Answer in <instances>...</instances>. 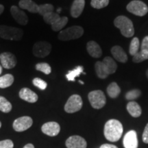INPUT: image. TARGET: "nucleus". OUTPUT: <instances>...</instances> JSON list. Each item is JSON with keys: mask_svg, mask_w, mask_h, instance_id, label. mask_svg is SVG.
I'll list each match as a JSON object with an SVG mask.
<instances>
[{"mask_svg": "<svg viewBox=\"0 0 148 148\" xmlns=\"http://www.w3.org/2000/svg\"><path fill=\"white\" fill-rule=\"evenodd\" d=\"M3 10H4V6L2 4H0V15L3 13Z\"/></svg>", "mask_w": 148, "mask_h": 148, "instance_id": "40", "label": "nucleus"}, {"mask_svg": "<svg viewBox=\"0 0 148 148\" xmlns=\"http://www.w3.org/2000/svg\"><path fill=\"white\" fill-rule=\"evenodd\" d=\"M88 98L91 106L95 109H101L106 105V96L101 90H95L90 92Z\"/></svg>", "mask_w": 148, "mask_h": 148, "instance_id": "6", "label": "nucleus"}, {"mask_svg": "<svg viewBox=\"0 0 148 148\" xmlns=\"http://www.w3.org/2000/svg\"><path fill=\"white\" fill-rule=\"evenodd\" d=\"M83 34H84V29L79 25H75L60 31L58 35V38L62 41H67V40L79 38L82 36Z\"/></svg>", "mask_w": 148, "mask_h": 148, "instance_id": "5", "label": "nucleus"}, {"mask_svg": "<svg viewBox=\"0 0 148 148\" xmlns=\"http://www.w3.org/2000/svg\"><path fill=\"white\" fill-rule=\"evenodd\" d=\"M36 69L37 71L42 72L46 75H49L51 72V68L50 65L46 62H40L36 64Z\"/></svg>", "mask_w": 148, "mask_h": 148, "instance_id": "31", "label": "nucleus"}, {"mask_svg": "<svg viewBox=\"0 0 148 148\" xmlns=\"http://www.w3.org/2000/svg\"><path fill=\"white\" fill-rule=\"evenodd\" d=\"M127 110L131 116L134 118L139 117L141 115L142 110L139 104L134 101H130L127 104Z\"/></svg>", "mask_w": 148, "mask_h": 148, "instance_id": "21", "label": "nucleus"}, {"mask_svg": "<svg viewBox=\"0 0 148 148\" xmlns=\"http://www.w3.org/2000/svg\"><path fill=\"white\" fill-rule=\"evenodd\" d=\"M84 68L82 66H77L73 70H70L68 71L67 74H66V77L68 81H75V78L76 77L79 76L81 73H83Z\"/></svg>", "mask_w": 148, "mask_h": 148, "instance_id": "25", "label": "nucleus"}, {"mask_svg": "<svg viewBox=\"0 0 148 148\" xmlns=\"http://www.w3.org/2000/svg\"><path fill=\"white\" fill-rule=\"evenodd\" d=\"M142 138H143V141L144 143L148 144V123L145 125V129H144L143 135H142Z\"/></svg>", "mask_w": 148, "mask_h": 148, "instance_id": "37", "label": "nucleus"}, {"mask_svg": "<svg viewBox=\"0 0 148 148\" xmlns=\"http://www.w3.org/2000/svg\"><path fill=\"white\" fill-rule=\"evenodd\" d=\"M19 97L23 100L29 103H35L38 101V97L34 91L28 88H23L19 91Z\"/></svg>", "mask_w": 148, "mask_h": 148, "instance_id": "16", "label": "nucleus"}, {"mask_svg": "<svg viewBox=\"0 0 148 148\" xmlns=\"http://www.w3.org/2000/svg\"><path fill=\"white\" fill-rule=\"evenodd\" d=\"M106 90L109 97L112 99L117 97L121 92V88L116 82L110 83L107 87Z\"/></svg>", "mask_w": 148, "mask_h": 148, "instance_id": "22", "label": "nucleus"}, {"mask_svg": "<svg viewBox=\"0 0 148 148\" xmlns=\"http://www.w3.org/2000/svg\"><path fill=\"white\" fill-rule=\"evenodd\" d=\"M109 3V0H91L90 5L95 9H101L105 8Z\"/></svg>", "mask_w": 148, "mask_h": 148, "instance_id": "33", "label": "nucleus"}, {"mask_svg": "<svg viewBox=\"0 0 148 148\" xmlns=\"http://www.w3.org/2000/svg\"><path fill=\"white\" fill-rule=\"evenodd\" d=\"M140 50L148 51V36L144 37L141 43V49Z\"/></svg>", "mask_w": 148, "mask_h": 148, "instance_id": "36", "label": "nucleus"}, {"mask_svg": "<svg viewBox=\"0 0 148 148\" xmlns=\"http://www.w3.org/2000/svg\"><path fill=\"white\" fill-rule=\"evenodd\" d=\"M127 10L134 15L143 16L148 12V7L143 1L139 0H134L127 4Z\"/></svg>", "mask_w": 148, "mask_h": 148, "instance_id": "7", "label": "nucleus"}, {"mask_svg": "<svg viewBox=\"0 0 148 148\" xmlns=\"http://www.w3.org/2000/svg\"><path fill=\"white\" fill-rule=\"evenodd\" d=\"M13 142L11 140H4L0 141V148H13Z\"/></svg>", "mask_w": 148, "mask_h": 148, "instance_id": "35", "label": "nucleus"}, {"mask_svg": "<svg viewBox=\"0 0 148 148\" xmlns=\"http://www.w3.org/2000/svg\"><path fill=\"white\" fill-rule=\"evenodd\" d=\"M111 53L113 56L116 60L119 61L122 63H125L127 61V56L123 48L119 45H115L111 49Z\"/></svg>", "mask_w": 148, "mask_h": 148, "instance_id": "19", "label": "nucleus"}, {"mask_svg": "<svg viewBox=\"0 0 148 148\" xmlns=\"http://www.w3.org/2000/svg\"><path fill=\"white\" fill-rule=\"evenodd\" d=\"M1 72H2V67H1V66L0 65V74L1 73Z\"/></svg>", "mask_w": 148, "mask_h": 148, "instance_id": "41", "label": "nucleus"}, {"mask_svg": "<svg viewBox=\"0 0 148 148\" xmlns=\"http://www.w3.org/2000/svg\"><path fill=\"white\" fill-rule=\"evenodd\" d=\"M65 144L67 148H86L87 147V143L84 138L77 135L68 138Z\"/></svg>", "mask_w": 148, "mask_h": 148, "instance_id": "13", "label": "nucleus"}, {"mask_svg": "<svg viewBox=\"0 0 148 148\" xmlns=\"http://www.w3.org/2000/svg\"><path fill=\"white\" fill-rule=\"evenodd\" d=\"M33 84L35 86L40 88V90H45L47 86V84L45 81L42 80V79L39 78V77H35L32 80Z\"/></svg>", "mask_w": 148, "mask_h": 148, "instance_id": "34", "label": "nucleus"}, {"mask_svg": "<svg viewBox=\"0 0 148 148\" xmlns=\"http://www.w3.org/2000/svg\"><path fill=\"white\" fill-rule=\"evenodd\" d=\"M140 47V42L139 39L137 37H134L132 38V40H131L130 44V47H129V53L132 56L137 53L138 52V49H139Z\"/></svg>", "mask_w": 148, "mask_h": 148, "instance_id": "26", "label": "nucleus"}, {"mask_svg": "<svg viewBox=\"0 0 148 148\" xmlns=\"http://www.w3.org/2000/svg\"><path fill=\"white\" fill-rule=\"evenodd\" d=\"M51 45L47 41H38L35 42L32 47V53L38 58H45L51 51Z\"/></svg>", "mask_w": 148, "mask_h": 148, "instance_id": "8", "label": "nucleus"}, {"mask_svg": "<svg viewBox=\"0 0 148 148\" xmlns=\"http://www.w3.org/2000/svg\"><path fill=\"white\" fill-rule=\"evenodd\" d=\"M85 0H74L71 7V15L73 18H77L80 16L84 10Z\"/></svg>", "mask_w": 148, "mask_h": 148, "instance_id": "18", "label": "nucleus"}, {"mask_svg": "<svg viewBox=\"0 0 148 148\" xmlns=\"http://www.w3.org/2000/svg\"><path fill=\"white\" fill-rule=\"evenodd\" d=\"M14 76L12 74H5L0 77V88H5L10 86L14 82Z\"/></svg>", "mask_w": 148, "mask_h": 148, "instance_id": "23", "label": "nucleus"}, {"mask_svg": "<svg viewBox=\"0 0 148 148\" xmlns=\"http://www.w3.org/2000/svg\"><path fill=\"white\" fill-rule=\"evenodd\" d=\"M123 125L116 119H110L106 122L103 128V134L110 142H116L121 138L123 134Z\"/></svg>", "mask_w": 148, "mask_h": 148, "instance_id": "2", "label": "nucleus"}, {"mask_svg": "<svg viewBox=\"0 0 148 148\" xmlns=\"http://www.w3.org/2000/svg\"><path fill=\"white\" fill-rule=\"evenodd\" d=\"M141 95V91L139 89H132L129 90L128 92L125 94V99L129 101H133L136 99Z\"/></svg>", "mask_w": 148, "mask_h": 148, "instance_id": "32", "label": "nucleus"}, {"mask_svg": "<svg viewBox=\"0 0 148 148\" xmlns=\"http://www.w3.org/2000/svg\"><path fill=\"white\" fill-rule=\"evenodd\" d=\"M23 35V31L18 27L0 25V37L3 39L10 40H20Z\"/></svg>", "mask_w": 148, "mask_h": 148, "instance_id": "4", "label": "nucleus"}, {"mask_svg": "<svg viewBox=\"0 0 148 148\" xmlns=\"http://www.w3.org/2000/svg\"><path fill=\"white\" fill-rule=\"evenodd\" d=\"M10 13L14 19L20 25H26L28 23V17L25 12L18 8L16 5H12L11 7Z\"/></svg>", "mask_w": 148, "mask_h": 148, "instance_id": "12", "label": "nucleus"}, {"mask_svg": "<svg viewBox=\"0 0 148 148\" xmlns=\"http://www.w3.org/2000/svg\"><path fill=\"white\" fill-rule=\"evenodd\" d=\"M82 105V97L79 95H73L70 96L64 105V110L67 113H74L80 110Z\"/></svg>", "mask_w": 148, "mask_h": 148, "instance_id": "9", "label": "nucleus"}, {"mask_svg": "<svg viewBox=\"0 0 148 148\" xmlns=\"http://www.w3.org/2000/svg\"><path fill=\"white\" fill-rule=\"evenodd\" d=\"M146 60H148V51L142 50L136 53L132 58V61L135 63H139Z\"/></svg>", "mask_w": 148, "mask_h": 148, "instance_id": "30", "label": "nucleus"}, {"mask_svg": "<svg viewBox=\"0 0 148 148\" xmlns=\"http://www.w3.org/2000/svg\"><path fill=\"white\" fill-rule=\"evenodd\" d=\"M1 121H0V127H1Z\"/></svg>", "mask_w": 148, "mask_h": 148, "instance_id": "44", "label": "nucleus"}, {"mask_svg": "<svg viewBox=\"0 0 148 148\" xmlns=\"http://www.w3.org/2000/svg\"><path fill=\"white\" fill-rule=\"evenodd\" d=\"M18 5L20 8L27 10L32 13H38V5L32 0H20Z\"/></svg>", "mask_w": 148, "mask_h": 148, "instance_id": "20", "label": "nucleus"}, {"mask_svg": "<svg viewBox=\"0 0 148 148\" xmlns=\"http://www.w3.org/2000/svg\"><path fill=\"white\" fill-rule=\"evenodd\" d=\"M0 61L3 68L10 69L16 66V58L13 53L10 52H3L0 54Z\"/></svg>", "mask_w": 148, "mask_h": 148, "instance_id": "11", "label": "nucleus"}, {"mask_svg": "<svg viewBox=\"0 0 148 148\" xmlns=\"http://www.w3.org/2000/svg\"><path fill=\"white\" fill-rule=\"evenodd\" d=\"M61 16L58 13L54 12H49L43 16V20L46 23L52 25L56 23H57L60 19Z\"/></svg>", "mask_w": 148, "mask_h": 148, "instance_id": "24", "label": "nucleus"}, {"mask_svg": "<svg viewBox=\"0 0 148 148\" xmlns=\"http://www.w3.org/2000/svg\"><path fill=\"white\" fill-rule=\"evenodd\" d=\"M100 148H118V147L114 145H111V144H103L102 145H101Z\"/></svg>", "mask_w": 148, "mask_h": 148, "instance_id": "38", "label": "nucleus"}, {"mask_svg": "<svg viewBox=\"0 0 148 148\" xmlns=\"http://www.w3.org/2000/svg\"><path fill=\"white\" fill-rule=\"evenodd\" d=\"M117 64L110 56H106L102 61L95 62V69L97 77L100 79H106L110 74L115 73Z\"/></svg>", "mask_w": 148, "mask_h": 148, "instance_id": "1", "label": "nucleus"}, {"mask_svg": "<svg viewBox=\"0 0 148 148\" xmlns=\"http://www.w3.org/2000/svg\"><path fill=\"white\" fill-rule=\"evenodd\" d=\"M123 146L125 148H137L138 138L136 131L130 130L123 138Z\"/></svg>", "mask_w": 148, "mask_h": 148, "instance_id": "14", "label": "nucleus"}, {"mask_svg": "<svg viewBox=\"0 0 148 148\" xmlns=\"http://www.w3.org/2000/svg\"><path fill=\"white\" fill-rule=\"evenodd\" d=\"M114 26L119 28L123 36L130 38L134 36V28L132 21L125 16H119L114 20Z\"/></svg>", "mask_w": 148, "mask_h": 148, "instance_id": "3", "label": "nucleus"}, {"mask_svg": "<svg viewBox=\"0 0 148 148\" xmlns=\"http://www.w3.org/2000/svg\"><path fill=\"white\" fill-rule=\"evenodd\" d=\"M12 110V104L4 97L0 96V110L1 112L8 113Z\"/></svg>", "mask_w": 148, "mask_h": 148, "instance_id": "27", "label": "nucleus"}, {"mask_svg": "<svg viewBox=\"0 0 148 148\" xmlns=\"http://www.w3.org/2000/svg\"><path fill=\"white\" fill-rule=\"evenodd\" d=\"M53 10H54L53 5L52 4H50V3L38 5V13L42 16L45 15L46 14L49 13V12H53Z\"/></svg>", "mask_w": 148, "mask_h": 148, "instance_id": "28", "label": "nucleus"}, {"mask_svg": "<svg viewBox=\"0 0 148 148\" xmlns=\"http://www.w3.org/2000/svg\"><path fill=\"white\" fill-rule=\"evenodd\" d=\"M42 132L49 136H55L59 134L60 131V126L55 121H50L45 123L42 125Z\"/></svg>", "mask_w": 148, "mask_h": 148, "instance_id": "15", "label": "nucleus"}, {"mask_svg": "<svg viewBox=\"0 0 148 148\" xmlns=\"http://www.w3.org/2000/svg\"><path fill=\"white\" fill-rule=\"evenodd\" d=\"M33 120L30 116H24L14 120L13 128L16 132H23L32 125Z\"/></svg>", "mask_w": 148, "mask_h": 148, "instance_id": "10", "label": "nucleus"}, {"mask_svg": "<svg viewBox=\"0 0 148 148\" xmlns=\"http://www.w3.org/2000/svg\"><path fill=\"white\" fill-rule=\"evenodd\" d=\"M79 83H80V84H84V82H82V81H81V80H79Z\"/></svg>", "mask_w": 148, "mask_h": 148, "instance_id": "43", "label": "nucleus"}, {"mask_svg": "<svg viewBox=\"0 0 148 148\" xmlns=\"http://www.w3.org/2000/svg\"><path fill=\"white\" fill-rule=\"evenodd\" d=\"M23 148H34V146L32 145V144L31 143H28L27 144V145H25L24 146Z\"/></svg>", "mask_w": 148, "mask_h": 148, "instance_id": "39", "label": "nucleus"}, {"mask_svg": "<svg viewBox=\"0 0 148 148\" xmlns=\"http://www.w3.org/2000/svg\"><path fill=\"white\" fill-rule=\"evenodd\" d=\"M146 77H147V78L148 79V69L146 71Z\"/></svg>", "mask_w": 148, "mask_h": 148, "instance_id": "42", "label": "nucleus"}, {"mask_svg": "<svg viewBox=\"0 0 148 148\" xmlns=\"http://www.w3.org/2000/svg\"><path fill=\"white\" fill-rule=\"evenodd\" d=\"M68 18L66 16H61L60 19L56 23L53 25H51V29H52L53 31L54 32H58V31H60L63 27L65 26V25L68 23Z\"/></svg>", "mask_w": 148, "mask_h": 148, "instance_id": "29", "label": "nucleus"}, {"mask_svg": "<svg viewBox=\"0 0 148 148\" xmlns=\"http://www.w3.org/2000/svg\"><path fill=\"white\" fill-rule=\"evenodd\" d=\"M86 49L90 56L93 58H100L102 56V50L99 46L95 41L90 40L86 44Z\"/></svg>", "mask_w": 148, "mask_h": 148, "instance_id": "17", "label": "nucleus"}]
</instances>
